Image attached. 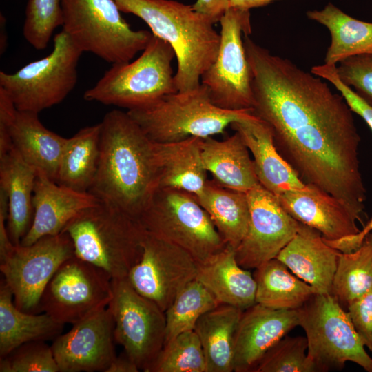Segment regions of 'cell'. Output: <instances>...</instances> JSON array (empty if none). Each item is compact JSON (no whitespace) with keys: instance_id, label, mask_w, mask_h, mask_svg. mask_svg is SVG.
I'll use <instances>...</instances> for the list:
<instances>
[{"instance_id":"6da1fadb","label":"cell","mask_w":372,"mask_h":372,"mask_svg":"<svg viewBox=\"0 0 372 372\" xmlns=\"http://www.w3.org/2000/svg\"><path fill=\"white\" fill-rule=\"evenodd\" d=\"M251 71L252 114L271 128L274 145L304 184L329 193L360 223L366 189L360 136L344 97L288 59L244 36Z\"/></svg>"},{"instance_id":"7a4b0ae2","label":"cell","mask_w":372,"mask_h":372,"mask_svg":"<svg viewBox=\"0 0 372 372\" xmlns=\"http://www.w3.org/2000/svg\"><path fill=\"white\" fill-rule=\"evenodd\" d=\"M100 123L99 162L89 192L138 220L158 189L154 143L127 112L112 110Z\"/></svg>"},{"instance_id":"3957f363","label":"cell","mask_w":372,"mask_h":372,"mask_svg":"<svg viewBox=\"0 0 372 372\" xmlns=\"http://www.w3.org/2000/svg\"><path fill=\"white\" fill-rule=\"evenodd\" d=\"M121 12L143 20L152 33L172 47L177 59L174 81L178 92L193 90L215 61L220 34L214 23L192 6L173 0H114Z\"/></svg>"},{"instance_id":"277c9868","label":"cell","mask_w":372,"mask_h":372,"mask_svg":"<svg viewBox=\"0 0 372 372\" xmlns=\"http://www.w3.org/2000/svg\"><path fill=\"white\" fill-rule=\"evenodd\" d=\"M63 231L70 236L76 257L112 280L126 278L139 261L145 229L136 218L99 200L79 212Z\"/></svg>"},{"instance_id":"5b68a950","label":"cell","mask_w":372,"mask_h":372,"mask_svg":"<svg viewBox=\"0 0 372 372\" xmlns=\"http://www.w3.org/2000/svg\"><path fill=\"white\" fill-rule=\"evenodd\" d=\"M127 112L151 141L164 143L223 134L231 123L252 114V108L221 109L212 103L207 87L200 83L193 90L166 95Z\"/></svg>"},{"instance_id":"8992f818","label":"cell","mask_w":372,"mask_h":372,"mask_svg":"<svg viewBox=\"0 0 372 372\" xmlns=\"http://www.w3.org/2000/svg\"><path fill=\"white\" fill-rule=\"evenodd\" d=\"M142 52L132 62L113 64L84 92V99L132 110L178 92L170 44L153 34Z\"/></svg>"},{"instance_id":"52a82bcc","label":"cell","mask_w":372,"mask_h":372,"mask_svg":"<svg viewBox=\"0 0 372 372\" xmlns=\"http://www.w3.org/2000/svg\"><path fill=\"white\" fill-rule=\"evenodd\" d=\"M63 29L83 51L113 64L130 61L153 34L134 30L114 0H61Z\"/></svg>"},{"instance_id":"ba28073f","label":"cell","mask_w":372,"mask_h":372,"mask_svg":"<svg viewBox=\"0 0 372 372\" xmlns=\"http://www.w3.org/2000/svg\"><path fill=\"white\" fill-rule=\"evenodd\" d=\"M138 220L147 231L183 248L198 263L227 245L196 197L180 189L158 188Z\"/></svg>"},{"instance_id":"9c48e42d","label":"cell","mask_w":372,"mask_h":372,"mask_svg":"<svg viewBox=\"0 0 372 372\" xmlns=\"http://www.w3.org/2000/svg\"><path fill=\"white\" fill-rule=\"evenodd\" d=\"M53 50L13 74L0 72V87L19 111L39 114L62 102L77 82L83 51L62 30L53 38Z\"/></svg>"},{"instance_id":"30bf717a","label":"cell","mask_w":372,"mask_h":372,"mask_svg":"<svg viewBox=\"0 0 372 372\" xmlns=\"http://www.w3.org/2000/svg\"><path fill=\"white\" fill-rule=\"evenodd\" d=\"M298 311L299 326L307 340V355L319 371L341 369L352 362L372 372V358L347 311L332 294L315 293Z\"/></svg>"},{"instance_id":"8fae6325","label":"cell","mask_w":372,"mask_h":372,"mask_svg":"<svg viewBox=\"0 0 372 372\" xmlns=\"http://www.w3.org/2000/svg\"><path fill=\"white\" fill-rule=\"evenodd\" d=\"M219 22L218 54L200 83L207 87L212 103L221 109L252 108L251 71L242 39L251 33L249 10L229 7Z\"/></svg>"},{"instance_id":"7c38bea8","label":"cell","mask_w":372,"mask_h":372,"mask_svg":"<svg viewBox=\"0 0 372 372\" xmlns=\"http://www.w3.org/2000/svg\"><path fill=\"white\" fill-rule=\"evenodd\" d=\"M108 304L114 320V338L139 370L147 372L165 340V313L139 294L127 277L112 280Z\"/></svg>"},{"instance_id":"4fadbf2b","label":"cell","mask_w":372,"mask_h":372,"mask_svg":"<svg viewBox=\"0 0 372 372\" xmlns=\"http://www.w3.org/2000/svg\"><path fill=\"white\" fill-rule=\"evenodd\" d=\"M75 256L73 242L65 231L43 236L30 245H14L0 262V270L15 306L28 313L39 311L50 280L65 261Z\"/></svg>"},{"instance_id":"5bb4252c","label":"cell","mask_w":372,"mask_h":372,"mask_svg":"<svg viewBox=\"0 0 372 372\" xmlns=\"http://www.w3.org/2000/svg\"><path fill=\"white\" fill-rule=\"evenodd\" d=\"M112 296L111 277L75 256L65 261L50 280L39 311L64 324H74L107 307Z\"/></svg>"},{"instance_id":"9a60e30c","label":"cell","mask_w":372,"mask_h":372,"mask_svg":"<svg viewBox=\"0 0 372 372\" xmlns=\"http://www.w3.org/2000/svg\"><path fill=\"white\" fill-rule=\"evenodd\" d=\"M139 261L127 279L141 296L163 311L177 294L197 276L198 263L185 249L145 229Z\"/></svg>"},{"instance_id":"2e32d148","label":"cell","mask_w":372,"mask_h":372,"mask_svg":"<svg viewBox=\"0 0 372 372\" xmlns=\"http://www.w3.org/2000/svg\"><path fill=\"white\" fill-rule=\"evenodd\" d=\"M249 221L247 233L235 249L238 264L256 269L276 258L296 234L299 222L261 185L247 192Z\"/></svg>"},{"instance_id":"e0dca14e","label":"cell","mask_w":372,"mask_h":372,"mask_svg":"<svg viewBox=\"0 0 372 372\" xmlns=\"http://www.w3.org/2000/svg\"><path fill=\"white\" fill-rule=\"evenodd\" d=\"M114 342V320L107 306L58 335L51 348L59 372H105L116 357Z\"/></svg>"},{"instance_id":"ac0fdd59","label":"cell","mask_w":372,"mask_h":372,"mask_svg":"<svg viewBox=\"0 0 372 372\" xmlns=\"http://www.w3.org/2000/svg\"><path fill=\"white\" fill-rule=\"evenodd\" d=\"M297 326L298 309H275L256 303L244 310L235 335L234 371L254 372L266 352Z\"/></svg>"},{"instance_id":"d6986e66","label":"cell","mask_w":372,"mask_h":372,"mask_svg":"<svg viewBox=\"0 0 372 372\" xmlns=\"http://www.w3.org/2000/svg\"><path fill=\"white\" fill-rule=\"evenodd\" d=\"M99 201L90 192L61 185L44 174L37 172L32 198L33 220L20 244L30 245L43 236L61 233L79 212Z\"/></svg>"},{"instance_id":"ffe728a7","label":"cell","mask_w":372,"mask_h":372,"mask_svg":"<svg viewBox=\"0 0 372 372\" xmlns=\"http://www.w3.org/2000/svg\"><path fill=\"white\" fill-rule=\"evenodd\" d=\"M276 198L291 217L316 229L326 240L360 231L356 220L340 201L314 185L306 184L303 189L287 191Z\"/></svg>"},{"instance_id":"44dd1931","label":"cell","mask_w":372,"mask_h":372,"mask_svg":"<svg viewBox=\"0 0 372 372\" xmlns=\"http://www.w3.org/2000/svg\"><path fill=\"white\" fill-rule=\"evenodd\" d=\"M339 254L325 242L320 231L299 223L296 234L276 258L316 293H331Z\"/></svg>"},{"instance_id":"7402d4cb","label":"cell","mask_w":372,"mask_h":372,"mask_svg":"<svg viewBox=\"0 0 372 372\" xmlns=\"http://www.w3.org/2000/svg\"><path fill=\"white\" fill-rule=\"evenodd\" d=\"M231 128L238 132L251 152L260 184L276 197L291 190H301L304 184L278 152L270 127L253 114L234 121Z\"/></svg>"},{"instance_id":"603a6c76","label":"cell","mask_w":372,"mask_h":372,"mask_svg":"<svg viewBox=\"0 0 372 372\" xmlns=\"http://www.w3.org/2000/svg\"><path fill=\"white\" fill-rule=\"evenodd\" d=\"M196 280L216 298L219 304L245 310L256 304V282L249 269L236 260L235 249H223L198 263Z\"/></svg>"},{"instance_id":"cb8c5ba5","label":"cell","mask_w":372,"mask_h":372,"mask_svg":"<svg viewBox=\"0 0 372 372\" xmlns=\"http://www.w3.org/2000/svg\"><path fill=\"white\" fill-rule=\"evenodd\" d=\"M13 147L36 172L56 182L65 138L47 129L38 114L17 110L8 128Z\"/></svg>"},{"instance_id":"d4e9b609","label":"cell","mask_w":372,"mask_h":372,"mask_svg":"<svg viewBox=\"0 0 372 372\" xmlns=\"http://www.w3.org/2000/svg\"><path fill=\"white\" fill-rule=\"evenodd\" d=\"M200 149L205 170L220 186L247 193L260 185L249 150L238 132L223 141L202 138Z\"/></svg>"},{"instance_id":"484cf974","label":"cell","mask_w":372,"mask_h":372,"mask_svg":"<svg viewBox=\"0 0 372 372\" xmlns=\"http://www.w3.org/2000/svg\"><path fill=\"white\" fill-rule=\"evenodd\" d=\"M199 137L170 143H154L158 167V188H174L195 197L203 193L208 181L201 158Z\"/></svg>"},{"instance_id":"4316f807","label":"cell","mask_w":372,"mask_h":372,"mask_svg":"<svg viewBox=\"0 0 372 372\" xmlns=\"http://www.w3.org/2000/svg\"><path fill=\"white\" fill-rule=\"evenodd\" d=\"M36 171L28 165L12 147L0 156V187L8 198L6 227L12 243L20 245L33 220L32 203Z\"/></svg>"},{"instance_id":"83f0119b","label":"cell","mask_w":372,"mask_h":372,"mask_svg":"<svg viewBox=\"0 0 372 372\" xmlns=\"http://www.w3.org/2000/svg\"><path fill=\"white\" fill-rule=\"evenodd\" d=\"M64 324L43 313L34 314L18 309L12 290L4 280L0 282V356L3 358L21 345L55 339Z\"/></svg>"},{"instance_id":"f1b7e54d","label":"cell","mask_w":372,"mask_h":372,"mask_svg":"<svg viewBox=\"0 0 372 372\" xmlns=\"http://www.w3.org/2000/svg\"><path fill=\"white\" fill-rule=\"evenodd\" d=\"M242 312L220 304L198 320L194 331L205 353L207 372L234 371L235 335Z\"/></svg>"},{"instance_id":"f546056e","label":"cell","mask_w":372,"mask_h":372,"mask_svg":"<svg viewBox=\"0 0 372 372\" xmlns=\"http://www.w3.org/2000/svg\"><path fill=\"white\" fill-rule=\"evenodd\" d=\"M307 16L325 26L331 34L324 63L336 65L372 50V23L353 18L331 3L320 10L308 11Z\"/></svg>"},{"instance_id":"4dcf8cb0","label":"cell","mask_w":372,"mask_h":372,"mask_svg":"<svg viewBox=\"0 0 372 372\" xmlns=\"http://www.w3.org/2000/svg\"><path fill=\"white\" fill-rule=\"evenodd\" d=\"M196 198L210 216L225 243L236 249L249 225L247 193L225 188L208 180L203 193Z\"/></svg>"},{"instance_id":"1f68e13d","label":"cell","mask_w":372,"mask_h":372,"mask_svg":"<svg viewBox=\"0 0 372 372\" xmlns=\"http://www.w3.org/2000/svg\"><path fill=\"white\" fill-rule=\"evenodd\" d=\"M101 123L81 129L67 139L60 160L56 183L81 192H89L100 156Z\"/></svg>"},{"instance_id":"d6a6232c","label":"cell","mask_w":372,"mask_h":372,"mask_svg":"<svg viewBox=\"0 0 372 372\" xmlns=\"http://www.w3.org/2000/svg\"><path fill=\"white\" fill-rule=\"evenodd\" d=\"M276 258L255 269L256 303L275 309H298L315 293Z\"/></svg>"},{"instance_id":"836d02e7","label":"cell","mask_w":372,"mask_h":372,"mask_svg":"<svg viewBox=\"0 0 372 372\" xmlns=\"http://www.w3.org/2000/svg\"><path fill=\"white\" fill-rule=\"evenodd\" d=\"M372 289V233L349 253L340 251L331 294L349 304Z\"/></svg>"},{"instance_id":"e575fe53","label":"cell","mask_w":372,"mask_h":372,"mask_svg":"<svg viewBox=\"0 0 372 372\" xmlns=\"http://www.w3.org/2000/svg\"><path fill=\"white\" fill-rule=\"evenodd\" d=\"M218 304L216 298L200 281L195 279L189 282L165 311V343L183 332L194 330L198 320Z\"/></svg>"},{"instance_id":"d590c367","label":"cell","mask_w":372,"mask_h":372,"mask_svg":"<svg viewBox=\"0 0 372 372\" xmlns=\"http://www.w3.org/2000/svg\"><path fill=\"white\" fill-rule=\"evenodd\" d=\"M147 372H207L205 353L194 330L165 343Z\"/></svg>"},{"instance_id":"8d00e7d4","label":"cell","mask_w":372,"mask_h":372,"mask_svg":"<svg viewBox=\"0 0 372 372\" xmlns=\"http://www.w3.org/2000/svg\"><path fill=\"white\" fill-rule=\"evenodd\" d=\"M306 337L285 335L263 355L254 372H316V364L307 355Z\"/></svg>"},{"instance_id":"74e56055","label":"cell","mask_w":372,"mask_h":372,"mask_svg":"<svg viewBox=\"0 0 372 372\" xmlns=\"http://www.w3.org/2000/svg\"><path fill=\"white\" fill-rule=\"evenodd\" d=\"M62 23L61 0H28L23 34L34 48H46L53 32Z\"/></svg>"},{"instance_id":"f35d334b","label":"cell","mask_w":372,"mask_h":372,"mask_svg":"<svg viewBox=\"0 0 372 372\" xmlns=\"http://www.w3.org/2000/svg\"><path fill=\"white\" fill-rule=\"evenodd\" d=\"M1 372H59L51 347L44 341L23 344L1 358Z\"/></svg>"},{"instance_id":"ab89813d","label":"cell","mask_w":372,"mask_h":372,"mask_svg":"<svg viewBox=\"0 0 372 372\" xmlns=\"http://www.w3.org/2000/svg\"><path fill=\"white\" fill-rule=\"evenodd\" d=\"M338 77L372 106V50L338 63Z\"/></svg>"},{"instance_id":"60d3db41","label":"cell","mask_w":372,"mask_h":372,"mask_svg":"<svg viewBox=\"0 0 372 372\" xmlns=\"http://www.w3.org/2000/svg\"><path fill=\"white\" fill-rule=\"evenodd\" d=\"M311 72L329 81L341 94L351 110L361 116L372 131V106L369 105L338 76L336 65L324 63L312 67Z\"/></svg>"},{"instance_id":"b9f144b4","label":"cell","mask_w":372,"mask_h":372,"mask_svg":"<svg viewBox=\"0 0 372 372\" xmlns=\"http://www.w3.org/2000/svg\"><path fill=\"white\" fill-rule=\"evenodd\" d=\"M347 307L357 333L364 347L372 353V289Z\"/></svg>"},{"instance_id":"7bdbcfd3","label":"cell","mask_w":372,"mask_h":372,"mask_svg":"<svg viewBox=\"0 0 372 372\" xmlns=\"http://www.w3.org/2000/svg\"><path fill=\"white\" fill-rule=\"evenodd\" d=\"M372 231V218L362 230L354 235L345 236L334 240H324L331 247L342 253H349L358 249L366 236Z\"/></svg>"},{"instance_id":"ee69618b","label":"cell","mask_w":372,"mask_h":372,"mask_svg":"<svg viewBox=\"0 0 372 372\" xmlns=\"http://www.w3.org/2000/svg\"><path fill=\"white\" fill-rule=\"evenodd\" d=\"M194 11L207 18L214 24L219 22L229 8V0H196L192 5Z\"/></svg>"},{"instance_id":"f6af8a7d","label":"cell","mask_w":372,"mask_h":372,"mask_svg":"<svg viewBox=\"0 0 372 372\" xmlns=\"http://www.w3.org/2000/svg\"><path fill=\"white\" fill-rule=\"evenodd\" d=\"M138 366L127 357L124 352L112 361L105 372H138Z\"/></svg>"},{"instance_id":"bcb514c9","label":"cell","mask_w":372,"mask_h":372,"mask_svg":"<svg viewBox=\"0 0 372 372\" xmlns=\"http://www.w3.org/2000/svg\"><path fill=\"white\" fill-rule=\"evenodd\" d=\"M276 0H229V7L249 10L266 6Z\"/></svg>"}]
</instances>
